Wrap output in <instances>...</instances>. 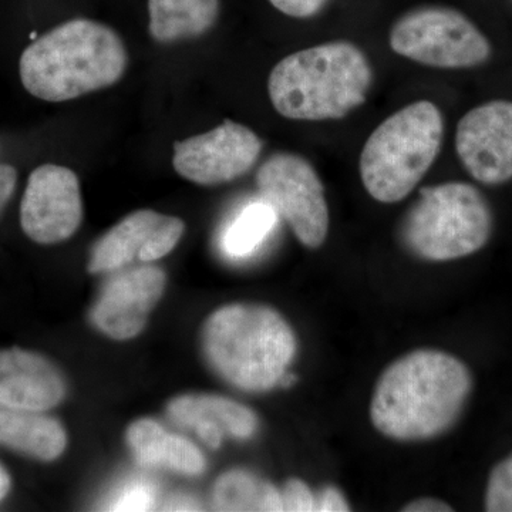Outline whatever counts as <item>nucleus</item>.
<instances>
[{
	"mask_svg": "<svg viewBox=\"0 0 512 512\" xmlns=\"http://www.w3.org/2000/svg\"><path fill=\"white\" fill-rule=\"evenodd\" d=\"M473 387L468 367L437 349H419L394 360L380 375L370 420L397 441L436 439L456 423Z\"/></svg>",
	"mask_w": 512,
	"mask_h": 512,
	"instance_id": "nucleus-1",
	"label": "nucleus"
},
{
	"mask_svg": "<svg viewBox=\"0 0 512 512\" xmlns=\"http://www.w3.org/2000/svg\"><path fill=\"white\" fill-rule=\"evenodd\" d=\"M127 62L126 46L113 29L73 19L36 39L20 57L19 72L32 96L62 103L113 86Z\"/></svg>",
	"mask_w": 512,
	"mask_h": 512,
	"instance_id": "nucleus-2",
	"label": "nucleus"
},
{
	"mask_svg": "<svg viewBox=\"0 0 512 512\" xmlns=\"http://www.w3.org/2000/svg\"><path fill=\"white\" fill-rule=\"evenodd\" d=\"M372 82L365 53L338 40L282 59L269 74L268 93L285 119L339 120L365 103Z\"/></svg>",
	"mask_w": 512,
	"mask_h": 512,
	"instance_id": "nucleus-3",
	"label": "nucleus"
},
{
	"mask_svg": "<svg viewBox=\"0 0 512 512\" xmlns=\"http://www.w3.org/2000/svg\"><path fill=\"white\" fill-rule=\"evenodd\" d=\"M208 365L245 392L279 386L298 350L295 332L275 309L232 303L212 313L202 330Z\"/></svg>",
	"mask_w": 512,
	"mask_h": 512,
	"instance_id": "nucleus-4",
	"label": "nucleus"
},
{
	"mask_svg": "<svg viewBox=\"0 0 512 512\" xmlns=\"http://www.w3.org/2000/svg\"><path fill=\"white\" fill-rule=\"evenodd\" d=\"M443 114L420 100L387 117L367 138L360 154V178L373 200H404L423 180L443 144Z\"/></svg>",
	"mask_w": 512,
	"mask_h": 512,
	"instance_id": "nucleus-5",
	"label": "nucleus"
},
{
	"mask_svg": "<svg viewBox=\"0 0 512 512\" xmlns=\"http://www.w3.org/2000/svg\"><path fill=\"white\" fill-rule=\"evenodd\" d=\"M493 231V214L474 185L426 187L403 222L404 244L421 259L453 261L476 254Z\"/></svg>",
	"mask_w": 512,
	"mask_h": 512,
	"instance_id": "nucleus-6",
	"label": "nucleus"
},
{
	"mask_svg": "<svg viewBox=\"0 0 512 512\" xmlns=\"http://www.w3.org/2000/svg\"><path fill=\"white\" fill-rule=\"evenodd\" d=\"M397 55L437 69H470L487 62L491 45L458 10L426 6L394 23L389 37Z\"/></svg>",
	"mask_w": 512,
	"mask_h": 512,
	"instance_id": "nucleus-7",
	"label": "nucleus"
},
{
	"mask_svg": "<svg viewBox=\"0 0 512 512\" xmlns=\"http://www.w3.org/2000/svg\"><path fill=\"white\" fill-rule=\"evenodd\" d=\"M256 187L303 247H322L328 238L329 207L322 181L308 160L298 154H274L259 167Z\"/></svg>",
	"mask_w": 512,
	"mask_h": 512,
	"instance_id": "nucleus-8",
	"label": "nucleus"
},
{
	"mask_svg": "<svg viewBox=\"0 0 512 512\" xmlns=\"http://www.w3.org/2000/svg\"><path fill=\"white\" fill-rule=\"evenodd\" d=\"M262 147L251 128L225 120L208 133L175 141L174 170L198 185L231 183L254 167Z\"/></svg>",
	"mask_w": 512,
	"mask_h": 512,
	"instance_id": "nucleus-9",
	"label": "nucleus"
},
{
	"mask_svg": "<svg viewBox=\"0 0 512 512\" xmlns=\"http://www.w3.org/2000/svg\"><path fill=\"white\" fill-rule=\"evenodd\" d=\"M83 218L82 194L76 173L56 164H43L30 174L20 225L32 241L59 244L76 234Z\"/></svg>",
	"mask_w": 512,
	"mask_h": 512,
	"instance_id": "nucleus-10",
	"label": "nucleus"
},
{
	"mask_svg": "<svg viewBox=\"0 0 512 512\" xmlns=\"http://www.w3.org/2000/svg\"><path fill=\"white\" fill-rule=\"evenodd\" d=\"M458 157L478 183L512 178V101L494 100L468 111L456 133Z\"/></svg>",
	"mask_w": 512,
	"mask_h": 512,
	"instance_id": "nucleus-11",
	"label": "nucleus"
},
{
	"mask_svg": "<svg viewBox=\"0 0 512 512\" xmlns=\"http://www.w3.org/2000/svg\"><path fill=\"white\" fill-rule=\"evenodd\" d=\"M180 218L140 210L123 218L94 244L89 272L117 271L131 262H154L170 254L184 234Z\"/></svg>",
	"mask_w": 512,
	"mask_h": 512,
	"instance_id": "nucleus-12",
	"label": "nucleus"
},
{
	"mask_svg": "<svg viewBox=\"0 0 512 512\" xmlns=\"http://www.w3.org/2000/svg\"><path fill=\"white\" fill-rule=\"evenodd\" d=\"M167 276L157 266L130 269L104 286L90 312L93 325L111 339L136 338L163 296Z\"/></svg>",
	"mask_w": 512,
	"mask_h": 512,
	"instance_id": "nucleus-13",
	"label": "nucleus"
},
{
	"mask_svg": "<svg viewBox=\"0 0 512 512\" xmlns=\"http://www.w3.org/2000/svg\"><path fill=\"white\" fill-rule=\"evenodd\" d=\"M64 396L63 375L45 356L18 348L0 350V406L45 413Z\"/></svg>",
	"mask_w": 512,
	"mask_h": 512,
	"instance_id": "nucleus-14",
	"label": "nucleus"
},
{
	"mask_svg": "<svg viewBox=\"0 0 512 512\" xmlns=\"http://www.w3.org/2000/svg\"><path fill=\"white\" fill-rule=\"evenodd\" d=\"M175 423L190 427L212 450L221 447L225 434L248 440L258 430V417L244 404L217 394H185L167 406Z\"/></svg>",
	"mask_w": 512,
	"mask_h": 512,
	"instance_id": "nucleus-15",
	"label": "nucleus"
},
{
	"mask_svg": "<svg viewBox=\"0 0 512 512\" xmlns=\"http://www.w3.org/2000/svg\"><path fill=\"white\" fill-rule=\"evenodd\" d=\"M126 441L141 466L171 468L187 476H198L205 470V458L198 447L168 433L157 421L137 420L128 427Z\"/></svg>",
	"mask_w": 512,
	"mask_h": 512,
	"instance_id": "nucleus-16",
	"label": "nucleus"
},
{
	"mask_svg": "<svg viewBox=\"0 0 512 512\" xmlns=\"http://www.w3.org/2000/svg\"><path fill=\"white\" fill-rule=\"evenodd\" d=\"M0 444L37 460L53 461L66 450L67 436L59 421L42 412L0 406Z\"/></svg>",
	"mask_w": 512,
	"mask_h": 512,
	"instance_id": "nucleus-17",
	"label": "nucleus"
},
{
	"mask_svg": "<svg viewBox=\"0 0 512 512\" xmlns=\"http://www.w3.org/2000/svg\"><path fill=\"white\" fill-rule=\"evenodd\" d=\"M218 15L220 0H148L150 35L164 45L205 35Z\"/></svg>",
	"mask_w": 512,
	"mask_h": 512,
	"instance_id": "nucleus-18",
	"label": "nucleus"
},
{
	"mask_svg": "<svg viewBox=\"0 0 512 512\" xmlns=\"http://www.w3.org/2000/svg\"><path fill=\"white\" fill-rule=\"evenodd\" d=\"M212 498L220 511H284L281 491L244 470L222 474Z\"/></svg>",
	"mask_w": 512,
	"mask_h": 512,
	"instance_id": "nucleus-19",
	"label": "nucleus"
},
{
	"mask_svg": "<svg viewBox=\"0 0 512 512\" xmlns=\"http://www.w3.org/2000/svg\"><path fill=\"white\" fill-rule=\"evenodd\" d=\"M278 218V212L262 198L249 202L235 214L222 232V251L231 259L248 258L272 234Z\"/></svg>",
	"mask_w": 512,
	"mask_h": 512,
	"instance_id": "nucleus-20",
	"label": "nucleus"
},
{
	"mask_svg": "<svg viewBox=\"0 0 512 512\" xmlns=\"http://www.w3.org/2000/svg\"><path fill=\"white\" fill-rule=\"evenodd\" d=\"M485 510L512 512V454L491 471L485 491Z\"/></svg>",
	"mask_w": 512,
	"mask_h": 512,
	"instance_id": "nucleus-21",
	"label": "nucleus"
},
{
	"mask_svg": "<svg viewBox=\"0 0 512 512\" xmlns=\"http://www.w3.org/2000/svg\"><path fill=\"white\" fill-rule=\"evenodd\" d=\"M156 487L154 485L137 481L127 485L116 500L110 504L113 511H150L156 505Z\"/></svg>",
	"mask_w": 512,
	"mask_h": 512,
	"instance_id": "nucleus-22",
	"label": "nucleus"
},
{
	"mask_svg": "<svg viewBox=\"0 0 512 512\" xmlns=\"http://www.w3.org/2000/svg\"><path fill=\"white\" fill-rule=\"evenodd\" d=\"M281 494L284 511H316V495L312 493L309 485L299 478L286 481Z\"/></svg>",
	"mask_w": 512,
	"mask_h": 512,
	"instance_id": "nucleus-23",
	"label": "nucleus"
},
{
	"mask_svg": "<svg viewBox=\"0 0 512 512\" xmlns=\"http://www.w3.org/2000/svg\"><path fill=\"white\" fill-rule=\"evenodd\" d=\"M269 2L286 16L306 19L319 13L329 0H269Z\"/></svg>",
	"mask_w": 512,
	"mask_h": 512,
	"instance_id": "nucleus-24",
	"label": "nucleus"
},
{
	"mask_svg": "<svg viewBox=\"0 0 512 512\" xmlns=\"http://www.w3.org/2000/svg\"><path fill=\"white\" fill-rule=\"evenodd\" d=\"M316 511L319 512H346L350 505L339 488L328 485L316 495Z\"/></svg>",
	"mask_w": 512,
	"mask_h": 512,
	"instance_id": "nucleus-25",
	"label": "nucleus"
},
{
	"mask_svg": "<svg viewBox=\"0 0 512 512\" xmlns=\"http://www.w3.org/2000/svg\"><path fill=\"white\" fill-rule=\"evenodd\" d=\"M18 183V171L12 165L0 164V212L6 207Z\"/></svg>",
	"mask_w": 512,
	"mask_h": 512,
	"instance_id": "nucleus-26",
	"label": "nucleus"
},
{
	"mask_svg": "<svg viewBox=\"0 0 512 512\" xmlns=\"http://www.w3.org/2000/svg\"><path fill=\"white\" fill-rule=\"evenodd\" d=\"M403 512H451V505L444 503L439 498H417L412 503L404 505Z\"/></svg>",
	"mask_w": 512,
	"mask_h": 512,
	"instance_id": "nucleus-27",
	"label": "nucleus"
},
{
	"mask_svg": "<svg viewBox=\"0 0 512 512\" xmlns=\"http://www.w3.org/2000/svg\"><path fill=\"white\" fill-rule=\"evenodd\" d=\"M10 490V477L8 471L0 466V501L8 495Z\"/></svg>",
	"mask_w": 512,
	"mask_h": 512,
	"instance_id": "nucleus-28",
	"label": "nucleus"
}]
</instances>
